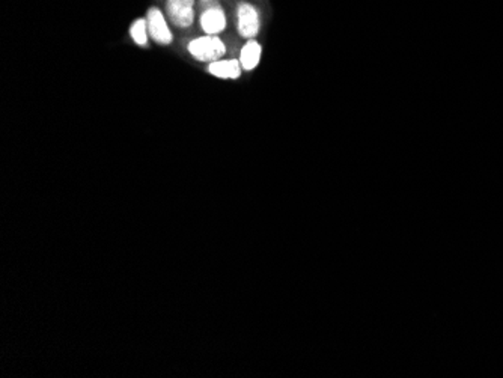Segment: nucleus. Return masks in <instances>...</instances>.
Wrapping results in <instances>:
<instances>
[{
    "label": "nucleus",
    "instance_id": "obj_6",
    "mask_svg": "<svg viewBox=\"0 0 503 378\" xmlns=\"http://www.w3.org/2000/svg\"><path fill=\"white\" fill-rule=\"evenodd\" d=\"M242 64L237 59H230V61H215L211 62L208 71L219 79H238L242 74Z\"/></svg>",
    "mask_w": 503,
    "mask_h": 378
},
{
    "label": "nucleus",
    "instance_id": "obj_8",
    "mask_svg": "<svg viewBox=\"0 0 503 378\" xmlns=\"http://www.w3.org/2000/svg\"><path fill=\"white\" fill-rule=\"evenodd\" d=\"M130 33H131V38L135 40V42L137 45H147L148 42V25H147V20H143V18H139L136 20L133 25H131L130 28Z\"/></svg>",
    "mask_w": 503,
    "mask_h": 378
},
{
    "label": "nucleus",
    "instance_id": "obj_7",
    "mask_svg": "<svg viewBox=\"0 0 503 378\" xmlns=\"http://www.w3.org/2000/svg\"><path fill=\"white\" fill-rule=\"evenodd\" d=\"M261 53H262L261 45L254 40H249L242 49V55H239V64H242L243 69L252 71L254 68H256V65L259 64Z\"/></svg>",
    "mask_w": 503,
    "mask_h": 378
},
{
    "label": "nucleus",
    "instance_id": "obj_4",
    "mask_svg": "<svg viewBox=\"0 0 503 378\" xmlns=\"http://www.w3.org/2000/svg\"><path fill=\"white\" fill-rule=\"evenodd\" d=\"M147 25L149 37L160 45H169L172 42V33L166 25V20L159 8H149L147 13Z\"/></svg>",
    "mask_w": 503,
    "mask_h": 378
},
{
    "label": "nucleus",
    "instance_id": "obj_1",
    "mask_svg": "<svg viewBox=\"0 0 503 378\" xmlns=\"http://www.w3.org/2000/svg\"><path fill=\"white\" fill-rule=\"evenodd\" d=\"M188 52L200 62H215L225 55L226 49L220 38L215 35H207L191 41L188 44Z\"/></svg>",
    "mask_w": 503,
    "mask_h": 378
},
{
    "label": "nucleus",
    "instance_id": "obj_5",
    "mask_svg": "<svg viewBox=\"0 0 503 378\" xmlns=\"http://www.w3.org/2000/svg\"><path fill=\"white\" fill-rule=\"evenodd\" d=\"M226 26V17L219 6H213L203 11L200 16V28L207 35H217Z\"/></svg>",
    "mask_w": 503,
    "mask_h": 378
},
{
    "label": "nucleus",
    "instance_id": "obj_2",
    "mask_svg": "<svg viewBox=\"0 0 503 378\" xmlns=\"http://www.w3.org/2000/svg\"><path fill=\"white\" fill-rule=\"evenodd\" d=\"M195 0H167L166 13L176 28H190L193 25Z\"/></svg>",
    "mask_w": 503,
    "mask_h": 378
},
{
    "label": "nucleus",
    "instance_id": "obj_3",
    "mask_svg": "<svg viewBox=\"0 0 503 378\" xmlns=\"http://www.w3.org/2000/svg\"><path fill=\"white\" fill-rule=\"evenodd\" d=\"M238 25L237 29L243 38H255L259 32V14L250 4H239L237 8Z\"/></svg>",
    "mask_w": 503,
    "mask_h": 378
}]
</instances>
